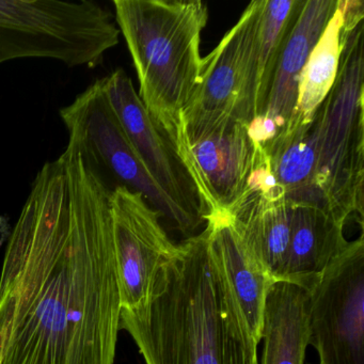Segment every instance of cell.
Here are the masks:
<instances>
[{"instance_id":"cell-13","label":"cell","mask_w":364,"mask_h":364,"mask_svg":"<svg viewBox=\"0 0 364 364\" xmlns=\"http://www.w3.org/2000/svg\"><path fill=\"white\" fill-rule=\"evenodd\" d=\"M210 242L220 259L228 282L242 309L249 329L257 343L263 331L268 289L274 281L253 257L238 234L229 214L204 217Z\"/></svg>"},{"instance_id":"cell-2","label":"cell","mask_w":364,"mask_h":364,"mask_svg":"<svg viewBox=\"0 0 364 364\" xmlns=\"http://www.w3.org/2000/svg\"><path fill=\"white\" fill-rule=\"evenodd\" d=\"M146 364H257V345L208 229L166 259L148 299L121 311Z\"/></svg>"},{"instance_id":"cell-3","label":"cell","mask_w":364,"mask_h":364,"mask_svg":"<svg viewBox=\"0 0 364 364\" xmlns=\"http://www.w3.org/2000/svg\"><path fill=\"white\" fill-rule=\"evenodd\" d=\"M114 20L131 54L139 97L173 150L182 119L202 80L200 0H114Z\"/></svg>"},{"instance_id":"cell-17","label":"cell","mask_w":364,"mask_h":364,"mask_svg":"<svg viewBox=\"0 0 364 364\" xmlns=\"http://www.w3.org/2000/svg\"><path fill=\"white\" fill-rule=\"evenodd\" d=\"M302 4L304 0H263L257 36L255 119L265 107L279 55Z\"/></svg>"},{"instance_id":"cell-9","label":"cell","mask_w":364,"mask_h":364,"mask_svg":"<svg viewBox=\"0 0 364 364\" xmlns=\"http://www.w3.org/2000/svg\"><path fill=\"white\" fill-rule=\"evenodd\" d=\"M109 206L121 306L134 310L146 301L159 267L178 245L141 193L118 185L110 193Z\"/></svg>"},{"instance_id":"cell-16","label":"cell","mask_w":364,"mask_h":364,"mask_svg":"<svg viewBox=\"0 0 364 364\" xmlns=\"http://www.w3.org/2000/svg\"><path fill=\"white\" fill-rule=\"evenodd\" d=\"M343 23L344 16L338 0V8L310 53L300 76L297 107L287 131L309 124L333 87L340 63Z\"/></svg>"},{"instance_id":"cell-18","label":"cell","mask_w":364,"mask_h":364,"mask_svg":"<svg viewBox=\"0 0 364 364\" xmlns=\"http://www.w3.org/2000/svg\"><path fill=\"white\" fill-rule=\"evenodd\" d=\"M6 323H7V308L4 304H0V351H1L4 334H5Z\"/></svg>"},{"instance_id":"cell-1","label":"cell","mask_w":364,"mask_h":364,"mask_svg":"<svg viewBox=\"0 0 364 364\" xmlns=\"http://www.w3.org/2000/svg\"><path fill=\"white\" fill-rule=\"evenodd\" d=\"M112 188L71 140L38 172L0 274V364H114L122 306Z\"/></svg>"},{"instance_id":"cell-12","label":"cell","mask_w":364,"mask_h":364,"mask_svg":"<svg viewBox=\"0 0 364 364\" xmlns=\"http://www.w3.org/2000/svg\"><path fill=\"white\" fill-rule=\"evenodd\" d=\"M293 210L267 164L262 163L251 178L250 193L229 214L240 237L274 282L282 278Z\"/></svg>"},{"instance_id":"cell-4","label":"cell","mask_w":364,"mask_h":364,"mask_svg":"<svg viewBox=\"0 0 364 364\" xmlns=\"http://www.w3.org/2000/svg\"><path fill=\"white\" fill-rule=\"evenodd\" d=\"M344 23L336 82L315 112V205L346 225L363 228L364 4L342 0Z\"/></svg>"},{"instance_id":"cell-6","label":"cell","mask_w":364,"mask_h":364,"mask_svg":"<svg viewBox=\"0 0 364 364\" xmlns=\"http://www.w3.org/2000/svg\"><path fill=\"white\" fill-rule=\"evenodd\" d=\"M262 5L263 0L251 1L233 28L203 58L201 84L183 114L173 150L181 141H193L223 125L249 127L255 120Z\"/></svg>"},{"instance_id":"cell-14","label":"cell","mask_w":364,"mask_h":364,"mask_svg":"<svg viewBox=\"0 0 364 364\" xmlns=\"http://www.w3.org/2000/svg\"><path fill=\"white\" fill-rule=\"evenodd\" d=\"M344 223L309 205L294 206L291 240L281 281L310 291L348 246Z\"/></svg>"},{"instance_id":"cell-15","label":"cell","mask_w":364,"mask_h":364,"mask_svg":"<svg viewBox=\"0 0 364 364\" xmlns=\"http://www.w3.org/2000/svg\"><path fill=\"white\" fill-rule=\"evenodd\" d=\"M262 364H304L309 346V291L278 281L268 289L264 310Z\"/></svg>"},{"instance_id":"cell-11","label":"cell","mask_w":364,"mask_h":364,"mask_svg":"<svg viewBox=\"0 0 364 364\" xmlns=\"http://www.w3.org/2000/svg\"><path fill=\"white\" fill-rule=\"evenodd\" d=\"M101 80L127 137L151 176L181 208L204 221L191 180L144 107L127 72L118 69Z\"/></svg>"},{"instance_id":"cell-8","label":"cell","mask_w":364,"mask_h":364,"mask_svg":"<svg viewBox=\"0 0 364 364\" xmlns=\"http://www.w3.org/2000/svg\"><path fill=\"white\" fill-rule=\"evenodd\" d=\"M191 180L204 217L230 214L250 193L253 172L263 154L248 127L229 123L174 149Z\"/></svg>"},{"instance_id":"cell-10","label":"cell","mask_w":364,"mask_h":364,"mask_svg":"<svg viewBox=\"0 0 364 364\" xmlns=\"http://www.w3.org/2000/svg\"><path fill=\"white\" fill-rule=\"evenodd\" d=\"M338 5V0H304L279 55L265 107L248 127L262 148L284 133L293 121L300 76Z\"/></svg>"},{"instance_id":"cell-7","label":"cell","mask_w":364,"mask_h":364,"mask_svg":"<svg viewBox=\"0 0 364 364\" xmlns=\"http://www.w3.org/2000/svg\"><path fill=\"white\" fill-rule=\"evenodd\" d=\"M364 240L349 242L309 291V345L319 364H364Z\"/></svg>"},{"instance_id":"cell-5","label":"cell","mask_w":364,"mask_h":364,"mask_svg":"<svg viewBox=\"0 0 364 364\" xmlns=\"http://www.w3.org/2000/svg\"><path fill=\"white\" fill-rule=\"evenodd\" d=\"M61 120L69 140L92 161L107 178L112 176L132 191L141 193L153 208L187 238L197 235L203 221L171 199L142 163L127 137L105 90L97 80L70 105L61 108Z\"/></svg>"}]
</instances>
